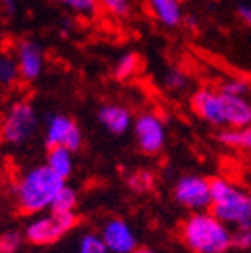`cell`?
I'll return each mask as SVG.
<instances>
[{
  "label": "cell",
  "mask_w": 251,
  "mask_h": 253,
  "mask_svg": "<svg viewBox=\"0 0 251 253\" xmlns=\"http://www.w3.org/2000/svg\"><path fill=\"white\" fill-rule=\"evenodd\" d=\"M128 186L135 192H148L153 186V174L146 169L135 170L128 178Z\"/></svg>",
  "instance_id": "4316f807"
},
{
  "label": "cell",
  "mask_w": 251,
  "mask_h": 253,
  "mask_svg": "<svg viewBox=\"0 0 251 253\" xmlns=\"http://www.w3.org/2000/svg\"><path fill=\"white\" fill-rule=\"evenodd\" d=\"M39 130V115L28 100H14L0 120V139L9 146H23Z\"/></svg>",
  "instance_id": "277c9868"
},
{
  "label": "cell",
  "mask_w": 251,
  "mask_h": 253,
  "mask_svg": "<svg viewBox=\"0 0 251 253\" xmlns=\"http://www.w3.org/2000/svg\"><path fill=\"white\" fill-rule=\"evenodd\" d=\"M56 2L69 11H72L74 14L84 16V18L95 16L100 9L98 0H56Z\"/></svg>",
  "instance_id": "ffe728a7"
},
{
  "label": "cell",
  "mask_w": 251,
  "mask_h": 253,
  "mask_svg": "<svg viewBox=\"0 0 251 253\" xmlns=\"http://www.w3.org/2000/svg\"><path fill=\"white\" fill-rule=\"evenodd\" d=\"M133 253H157V252H153V250H149V248H137Z\"/></svg>",
  "instance_id": "4dcf8cb0"
},
{
  "label": "cell",
  "mask_w": 251,
  "mask_h": 253,
  "mask_svg": "<svg viewBox=\"0 0 251 253\" xmlns=\"http://www.w3.org/2000/svg\"><path fill=\"white\" fill-rule=\"evenodd\" d=\"M25 236L18 230H5L0 234V253H16L23 245Z\"/></svg>",
  "instance_id": "cb8c5ba5"
},
{
  "label": "cell",
  "mask_w": 251,
  "mask_h": 253,
  "mask_svg": "<svg viewBox=\"0 0 251 253\" xmlns=\"http://www.w3.org/2000/svg\"><path fill=\"white\" fill-rule=\"evenodd\" d=\"M14 58L20 69V79L25 83H34L42 76L46 65V55L37 41L21 39L14 47Z\"/></svg>",
  "instance_id": "9c48e42d"
},
{
  "label": "cell",
  "mask_w": 251,
  "mask_h": 253,
  "mask_svg": "<svg viewBox=\"0 0 251 253\" xmlns=\"http://www.w3.org/2000/svg\"><path fill=\"white\" fill-rule=\"evenodd\" d=\"M76 206H78V192L65 183L53 201L49 213H76Z\"/></svg>",
  "instance_id": "ac0fdd59"
},
{
  "label": "cell",
  "mask_w": 251,
  "mask_h": 253,
  "mask_svg": "<svg viewBox=\"0 0 251 253\" xmlns=\"http://www.w3.org/2000/svg\"><path fill=\"white\" fill-rule=\"evenodd\" d=\"M225 128H246L251 125V100L221 93Z\"/></svg>",
  "instance_id": "4fadbf2b"
},
{
  "label": "cell",
  "mask_w": 251,
  "mask_h": 253,
  "mask_svg": "<svg viewBox=\"0 0 251 253\" xmlns=\"http://www.w3.org/2000/svg\"><path fill=\"white\" fill-rule=\"evenodd\" d=\"M162 83L167 90H172V91H181L185 90L190 83V78L183 69H177V67H170L165 71L164 78H162Z\"/></svg>",
  "instance_id": "44dd1931"
},
{
  "label": "cell",
  "mask_w": 251,
  "mask_h": 253,
  "mask_svg": "<svg viewBox=\"0 0 251 253\" xmlns=\"http://www.w3.org/2000/svg\"><path fill=\"white\" fill-rule=\"evenodd\" d=\"M141 55L135 51H128L125 55H122L118 58V62L114 63L113 69V76L118 81H125V79H130L132 76H135L139 71H141Z\"/></svg>",
  "instance_id": "e0dca14e"
},
{
  "label": "cell",
  "mask_w": 251,
  "mask_h": 253,
  "mask_svg": "<svg viewBox=\"0 0 251 253\" xmlns=\"http://www.w3.org/2000/svg\"><path fill=\"white\" fill-rule=\"evenodd\" d=\"M179 236L192 253H227L232 248V229L211 211L190 214L181 223Z\"/></svg>",
  "instance_id": "7a4b0ae2"
},
{
  "label": "cell",
  "mask_w": 251,
  "mask_h": 253,
  "mask_svg": "<svg viewBox=\"0 0 251 253\" xmlns=\"http://www.w3.org/2000/svg\"><path fill=\"white\" fill-rule=\"evenodd\" d=\"M190 107L206 123L212 126H223V100H221V91L212 90V88H199L190 97Z\"/></svg>",
  "instance_id": "8fae6325"
},
{
  "label": "cell",
  "mask_w": 251,
  "mask_h": 253,
  "mask_svg": "<svg viewBox=\"0 0 251 253\" xmlns=\"http://www.w3.org/2000/svg\"><path fill=\"white\" fill-rule=\"evenodd\" d=\"M148 9L149 14L167 28L181 25L185 16L181 0H148Z\"/></svg>",
  "instance_id": "5bb4252c"
},
{
  "label": "cell",
  "mask_w": 251,
  "mask_h": 253,
  "mask_svg": "<svg viewBox=\"0 0 251 253\" xmlns=\"http://www.w3.org/2000/svg\"><path fill=\"white\" fill-rule=\"evenodd\" d=\"M211 213L227 227L251 225V192L227 178L211 179Z\"/></svg>",
  "instance_id": "3957f363"
},
{
  "label": "cell",
  "mask_w": 251,
  "mask_h": 253,
  "mask_svg": "<svg viewBox=\"0 0 251 253\" xmlns=\"http://www.w3.org/2000/svg\"><path fill=\"white\" fill-rule=\"evenodd\" d=\"M44 141L47 148L62 146L76 153L83 146V132L71 116L55 113L46 118Z\"/></svg>",
  "instance_id": "ba28073f"
},
{
  "label": "cell",
  "mask_w": 251,
  "mask_h": 253,
  "mask_svg": "<svg viewBox=\"0 0 251 253\" xmlns=\"http://www.w3.org/2000/svg\"><path fill=\"white\" fill-rule=\"evenodd\" d=\"M218 141L228 148L251 151V125L246 128H223L218 134Z\"/></svg>",
  "instance_id": "2e32d148"
},
{
  "label": "cell",
  "mask_w": 251,
  "mask_h": 253,
  "mask_svg": "<svg viewBox=\"0 0 251 253\" xmlns=\"http://www.w3.org/2000/svg\"><path fill=\"white\" fill-rule=\"evenodd\" d=\"M181 25L186 28H190V30H195L197 25H199V20H197V16L193 14H185L183 16V21H181Z\"/></svg>",
  "instance_id": "f546056e"
},
{
  "label": "cell",
  "mask_w": 251,
  "mask_h": 253,
  "mask_svg": "<svg viewBox=\"0 0 251 253\" xmlns=\"http://www.w3.org/2000/svg\"><path fill=\"white\" fill-rule=\"evenodd\" d=\"M172 197L192 213L208 211L211 208V179L200 174H185L174 185Z\"/></svg>",
  "instance_id": "8992f818"
},
{
  "label": "cell",
  "mask_w": 251,
  "mask_h": 253,
  "mask_svg": "<svg viewBox=\"0 0 251 253\" xmlns=\"http://www.w3.org/2000/svg\"><path fill=\"white\" fill-rule=\"evenodd\" d=\"M78 253H109L102 236L95 232H88L79 239Z\"/></svg>",
  "instance_id": "603a6c76"
},
{
  "label": "cell",
  "mask_w": 251,
  "mask_h": 253,
  "mask_svg": "<svg viewBox=\"0 0 251 253\" xmlns=\"http://www.w3.org/2000/svg\"><path fill=\"white\" fill-rule=\"evenodd\" d=\"M63 185L65 181L46 164L30 167L14 183L16 206L25 214H41L49 211Z\"/></svg>",
  "instance_id": "6da1fadb"
},
{
  "label": "cell",
  "mask_w": 251,
  "mask_h": 253,
  "mask_svg": "<svg viewBox=\"0 0 251 253\" xmlns=\"http://www.w3.org/2000/svg\"><path fill=\"white\" fill-rule=\"evenodd\" d=\"M100 236L109 253H133L139 248L137 234L123 218H109L104 223Z\"/></svg>",
  "instance_id": "30bf717a"
},
{
  "label": "cell",
  "mask_w": 251,
  "mask_h": 253,
  "mask_svg": "<svg viewBox=\"0 0 251 253\" xmlns=\"http://www.w3.org/2000/svg\"><path fill=\"white\" fill-rule=\"evenodd\" d=\"M220 91L232 97H244L251 93V83L243 78H228L220 84Z\"/></svg>",
  "instance_id": "7402d4cb"
},
{
  "label": "cell",
  "mask_w": 251,
  "mask_h": 253,
  "mask_svg": "<svg viewBox=\"0 0 251 253\" xmlns=\"http://www.w3.org/2000/svg\"><path fill=\"white\" fill-rule=\"evenodd\" d=\"M76 225H78V214L76 213L37 214L27 225L23 236L32 245H53L58 239H62L67 232H71Z\"/></svg>",
  "instance_id": "5b68a950"
},
{
  "label": "cell",
  "mask_w": 251,
  "mask_h": 253,
  "mask_svg": "<svg viewBox=\"0 0 251 253\" xmlns=\"http://www.w3.org/2000/svg\"><path fill=\"white\" fill-rule=\"evenodd\" d=\"M98 123L113 135H123L132 128V111L122 104H104L97 113Z\"/></svg>",
  "instance_id": "7c38bea8"
},
{
  "label": "cell",
  "mask_w": 251,
  "mask_h": 253,
  "mask_svg": "<svg viewBox=\"0 0 251 253\" xmlns=\"http://www.w3.org/2000/svg\"><path fill=\"white\" fill-rule=\"evenodd\" d=\"M46 166L56 174L63 181L71 178L74 172V153L71 150L62 146L47 148L46 155Z\"/></svg>",
  "instance_id": "9a60e30c"
},
{
  "label": "cell",
  "mask_w": 251,
  "mask_h": 253,
  "mask_svg": "<svg viewBox=\"0 0 251 253\" xmlns=\"http://www.w3.org/2000/svg\"><path fill=\"white\" fill-rule=\"evenodd\" d=\"M98 5L116 18H126L132 12L130 0H98Z\"/></svg>",
  "instance_id": "d4e9b609"
},
{
  "label": "cell",
  "mask_w": 251,
  "mask_h": 253,
  "mask_svg": "<svg viewBox=\"0 0 251 253\" xmlns=\"http://www.w3.org/2000/svg\"><path fill=\"white\" fill-rule=\"evenodd\" d=\"M133 139L144 155H158L167 142L165 122L157 113H142L133 118Z\"/></svg>",
  "instance_id": "52a82bcc"
},
{
  "label": "cell",
  "mask_w": 251,
  "mask_h": 253,
  "mask_svg": "<svg viewBox=\"0 0 251 253\" xmlns=\"http://www.w3.org/2000/svg\"><path fill=\"white\" fill-rule=\"evenodd\" d=\"M16 2L14 0H0V14H14Z\"/></svg>",
  "instance_id": "f1b7e54d"
},
{
  "label": "cell",
  "mask_w": 251,
  "mask_h": 253,
  "mask_svg": "<svg viewBox=\"0 0 251 253\" xmlns=\"http://www.w3.org/2000/svg\"><path fill=\"white\" fill-rule=\"evenodd\" d=\"M232 248L236 250H250L251 248V225H241L232 229Z\"/></svg>",
  "instance_id": "484cf974"
},
{
  "label": "cell",
  "mask_w": 251,
  "mask_h": 253,
  "mask_svg": "<svg viewBox=\"0 0 251 253\" xmlns=\"http://www.w3.org/2000/svg\"><path fill=\"white\" fill-rule=\"evenodd\" d=\"M18 79H20V69L14 55L2 53L0 55V86H14Z\"/></svg>",
  "instance_id": "d6986e66"
},
{
  "label": "cell",
  "mask_w": 251,
  "mask_h": 253,
  "mask_svg": "<svg viewBox=\"0 0 251 253\" xmlns=\"http://www.w3.org/2000/svg\"><path fill=\"white\" fill-rule=\"evenodd\" d=\"M237 14L241 16V20H243L248 27H251V5L250 4H241L239 7H237Z\"/></svg>",
  "instance_id": "83f0119b"
}]
</instances>
